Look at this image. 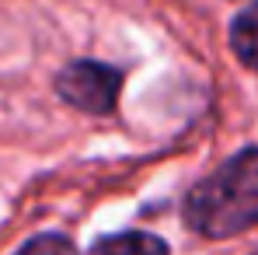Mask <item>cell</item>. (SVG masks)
I'll use <instances>...</instances> for the list:
<instances>
[{
  "mask_svg": "<svg viewBox=\"0 0 258 255\" xmlns=\"http://www.w3.org/2000/svg\"><path fill=\"white\" fill-rule=\"evenodd\" d=\"M122 87H126V70L94 56H74L52 74L56 98L67 109L94 119H112L119 112Z\"/></svg>",
  "mask_w": 258,
  "mask_h": 255,
  "instance_id": "cell-2",
  "label": "cell"
},
{
  "mask_svg": "<svg viewBox=\"0 0 258 255\" xmlns=\"http://www.w3.org/2000/svg\"><path fill=\"white\" fill-rule=\"evenodd\" d=\"M18 252H21V255H39V252H77V245H74L67 234H59V231H45V234H35V238L21 241V245H18Z\"/></svg>",
  "mask_w": 258,
  "mask_h": 255,
  "instance_id": "cell-5",
  "label": "cell"
},
{
  "mask_svg": "<svg viewBox=\"0 0 258 255\" xmlns=\"http://www.w3.org/2000/svg\"><path fill=\"white\" fill-rule=\"evenodd\" d=\"M91 252H112V255H143V252H168V241L154 231H122V234H101L91 241Z\"/></svg>",
  "mask_w": 258,
  "mask_h": 255,
  "instance_id": "cell-4",
  "label": "cell"
},
{
  "mask_svg": "<svg viewBox=\"0 0 258 255\" xmlns=\"http://www.w3.org/2000/svg\"><path fill=\"white\" fill-rule=\"evenodd\" d=\"M230 53L237 56V63L244 70L258 74V0L244 4L234 18H230V32H227Z\"/></svg>",
  "mask_w": 258,
  "mask_h": 255,
  "instance_id": "cell-3",
  "label": "cell"
},
{
  "mask_svg": "<svg viewBox=\"0 0 258 255\" xmlns=\"http://www.w3.org/2000/svg\"><path fill=\"white\" fill-rule=\"evenodd\" d=\"M185 231L227 241L258 227V143L241 147L181 196Z\"/></svg>",
  "mask_w": 258,
  "mask_h": 255,
  "instance_id": "cell-1",
  "label": "cell"
}]
</instances>
